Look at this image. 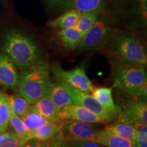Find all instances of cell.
Segmentation results:
<instances>
[{
  "label": "cell",
  "mask_w": 147,
  "mask_h": 147,
  "mask_svg": "<svg viewBox=\"0 0 147 147\" xmlns=\"http://www.w3.org/2000/svg\"><path fill=\"white\" fill-rule=\"evenodd\" d=\"M92 96L98 101V102L104 107L114 119L121 113L120 106L115 104L112 95V89L107 87H97L91 91Z\"/></svg>",
  "instance_id": "13"
},
{
  "label": "cell",
  "mask_w": 147,
  "mask_h": 147,
  "mask_svg": "<svg viewBox=\"0 0 147 147\" xmlns=\"http://www.w3.org/2000/svg\"><path fill=\"white\" fill-rule=\"evenodd\" d=\"M100 48L113 59L115 64L144 67L147 65V55L144 45L127 32L112 29Z\"/></svg>",
  "instance_id": "1"
},
{
  "label": "cell",
  "mask_w": 147,
  "mask_h": 147,
  "mask_svg": "<svg viewBox=\"0 0 147 147\" xmlns=\"http://www.w3.org/2000/svg\"><path fill=\"white\" fill-rule=\"evenodd\" d=\"M113 87L131 97L146 100V69L139 65L115 64Z\"/></svg>",
  "instance_id": "4"
},
{
  "label": "cell",
  "mask_w": 147,
  "mask_h": 147,
  "mask_svg": "<svg viewBox=\"0 0 147 147\" xmlns=\"http://www.w3.org/2000/svg\"><path fill=\"white\" fill-rule=\"evenodd\" d=\"M50 147H71L68 143L65 142L61 138H58L55 140L53 144Z\"/></svg>",
  "instance_id": "30"
},
{
  "label": "cell",
  "mask_w": 147,
  "mask_h": 147,
  "mask_svg": "<svg viewBox=\"0 0 147 147\" xmlns=\"http://www.w3.org/2000/svg\"><path fill=\"white\" fill-rule=\"evenodd\" d=\"M3 52L22 70L33 65L40 58L39 48L34 40L16 31L10 32L5 36Z\"/></svg>",
  "instance_id": "3"
},
{
  "label": "cell",
  "mask_w": 147,
  "mask_h": 147,
  "mask_svg": "<svg viewBox=\"0 0 147 147\" xmlns=\"http://www.w3.org/2000/svg\"><path fill=\"white\" fill-rule=\"evenodd\" d=\"M99 14L100 13L96 12H81L75 27L84 36L95 23Z\"/></svg>",
  "instance_id": "24"
},
{
  "label": "cell",
  "mask_w": 147,
  "mask_h": 147,
  "mask_svg": "<svg viewBox=\"0 0 147 147\" xmlns=\"http://www.w3.org/2000/svg\"><path fill=\"white\" fill-rule=\"evenodd\" d=\"M56 139L49 141L40 140L37 139H30L24 142L21 147H50Z\"/></svg>",
  "instance_id": "28"
},
{
  "label": "cell",
  "mask_w": 147,
  "mask_h": 147,
  "mask_svg": "<svg viewBox=\"0 0 147 147\" xmlns=\"http://www.w3.org/2000/svg\"><path fill=\"white\" fill-rule=\"evenodd\" d=\"M8 100L12 113L21 117L32 109V104H29L23 97L18 94L8 95Z\"/></svg>",
  "instance_id": "21"
},
{
  "label": "cell",
  "mask_w": 147,
  "mask_h": 147,
  "mask_svg": "<svg viewBox=\"0 0 147 147\" xmlns=\"http://www.w3.org/2000/svg\"><path fill=\"white\" fill-rule=\"evenodd\" d=\"M124 102L121 113L117 117V121L131 125H147L146 100L133 97Z\"/></svg>",
  "instance_id": "7"
},
{
  "label": "cell",
  "mask_w": 147,
  "mask_h": 147,
  "mask_svg": "<svg viewBox=\"0 0 147 147\" xmlns=\"http://www.w3.org/2000/svg\"><path fill=\"white\" fill-rule=\"evenodd\" d=\"M105 5V0H67L63 5L66 10L73 9L80 12H96L100 13Z\"/></svg>",
  "instance_id": "16"
},
{
  "label": "cell",
  "mask_w": 147,
  "mask_h": 147,
  "mask_svg": "<svg viewBox=\"0 0 147 147\" xmlns=\"http://www.w3.org/2000/svg\"><path fill=\"white\" fill-rule=\"evenodd\" d=\"M103 129L109 134H114L134 142H135L136 137V130L135 127L131 125L117 121L114 123L106 125Z\"/></svg>",
  "instance_id": "20"
},
{
  "label": "cell",
  "mask_w": 147,
  "mask_h": 147,
  "mask_svg": "<svg viewBox=\"0 0 147 147\" xmlns=\"http://www.w3.org/2000/svg\"><path fill=\"white\" fill-rule=\"evenodd\" d=\"M111 29L112 27L106 18L99 16L95 23L84 35L76 49L78 51H90L100 48Z\"/></svg>",
  "instance_id": "8"
},
{
  "label": "cell",
  "mask_w": 147,
  "mask_h": 147,
  "mask_svg": "<svg viewBox=\"0 0 147 147\" xmlns=\"http://www.w3.org/2000/svg\"><path fill=\"white\" fill-rule=\"evenodd\" d=\"M60 137V127L58 123H48L38 127L29 132L27 136V140L37 139L40 140H52Z\"/></svg>",
  "instance_id": "15"
},
{
  "label": "cell",
  "mask_w": 147,
  "mask_h": 147,
  "mask_svg": "<svg viewBox=\"0 0 147 147\" xmlns=\"http://www.w3.org/2000/svg\"><path fill=\"white\" fill-rule=\"evenodd\" d=\"M9 124L10 125V126L13 129V133L16 134L20 138L23 140L24 142H26L28 131H27V129L25 126V124H24L23 121L21 117H18V116L12 113Z\"/></svg>",
  "instance_id": "25"
},
{
  "label": "cell",
  "mask_w": 147,
  "mask_h": 147,
  "mask_svg": "<svg viewBox=\"0 0 147 147\" xmlns=\"http://www.w3.org/2000/svg\"><path fill=\"white\" fill-rule=\"evenodd\" d=\"M12 115V111L8 100V94L0 91V131H6Z\"/></svg>",
  "instance_id": "22"
},
{
  "label": "cell",
  "mask_w": 147,
  "mask_h": 147,
  "mask_svg": "<svg viewBox=\"0 0 147 147\" xmlns=\"http://www.w3.org/2000/svg\"><path fill=\"white\" fill-rule=\"evenodd\" d=\"M81 12L78 10L69 9L67 10L64 13L59 17L49 21L47 25L52 28L66 29L75 27Z\"/></svg>",
  "instance_id": "19"
},
{
  "label": "cell",
  "mask_w": 147,
  "mask_h": 147,
  "mask_svg": "<svg viewBox=\"0 0 147 147\" xmlns=\"http://www.w3.org/2000/svg\"><path fill=\"white\" fill-rule=\"evenodd\" d=\"M50 80L49 64L47 61L40 58L22 70L17 87L18 94L33 104L45 95Z\"/></svg>",
  "instance_id": "2"
},
{
  "label": "cell",
  "mask_w": 147,
  "mask_h": 147,
  "mask_svg": "<svg viewBox=\"0 0 147 147\" xmlns=\"http://www.w3.org/2000/svg\"><path fill=\"white\" fill-rule=\"evenodd\" d=\"M65 120H74L88 123H106V121L76 104L63 106L57 112L55 123Z\"/></svg>",
  "instance_id": "10"
},
{
  "label": "cell",
  "mask_w": 147,
  "mask_h": 147,
  "mask_svg": "<svg viewBox=\"0 0 147 147\" xmlns=\"http://www.w3.org/2000/svg\"><path fill=\"white\" fill-rule=\"evenodd\" d=\"M32 110L45 117L49 122L55 123L58 110L52 101L47 95H43L41 98L32 104Z\"/></svg>",
  "instance_id": "17"
},
{
  "label": "cell",
  "mask_w": 147,
  "mask_h": 147,
  "mask_svg": "<svg viewBox=\"0 0 147 147\" xmlns=\"http://www.w3.org/2000/svg\"><path fill=\"white\" fill-rule=\"evenodd\" d=\"M134 127L136 130L134 147H147V125L140 124Z\"/></svg>",
  "instance_id": "27"
},
{
  "label": "cell",
  "mask_w": 147,
  "mask_h": 147,
  "mask_svg": "<svg viewBox=\"0 0 147 147\" xmlns=\"http://www.w3.org/2000/svg\"><path fill=\"white\" fill-rule=\"evenodd\" d=\"M55 34L57 39L62 47L67 51L76 49L83 38L81 33L76 27L57 29Z\"/></svg>",
  "instance_id": "14"
},
{
  "label": "cell",
  "mask_w": 147,
  "mask_h": 147,
  "mask_svg": "<svg viewBox=\"0 0 147 147\" xmlns=\"http://www.w3.org/2000/svg\"><path fill=\"white\" fill-rule=\"evenodd\" d=\"M24 142L14 133L5 131L0 134V147H21Z\"/></svg>",
  "instance_id": "26"
},
{
  "label": "cell",
  "mask_w": 147,
  "mask_h": 147,
  "mask_svg": "<svg viewBox=\"0 0 147 147\" xmlns=\"http://www.w3.org/2000/svg\"><path fill=\"white\" fill-rule=\"evenodd\" d=\"M17 67L4 53H0V87L15 89L19 82Z\"/></svg>",
  "instance_id": "11"
},
{
  "label": "cell",
  "mask_w": 147,
  "mask_h": 147,
  "mask_svg": "<svg viewBox=\"0 0 147 147\" xmlns=\"http://www.w3.org/2000/svg\"><path fill=\"white\" fill-rule=\"evenodd\" d=\"M58 123L60 127V137L65 142L89 140L95 142L97 131L91 123L74 120H65Z\"/></svg>",
  "instance_id": "6"
},
{
  "label": "cell",
  "mask_w": 147,
  "mask_h": 147,
  "mask_svg": "<svg viewBox=\"0 0 147 147\" xmlns=\"http://www.w3.org/2000/svg\"><path fill=\"white\" fill-rule=\"evenodd\" d=\"M45 95L52 101L58 111L63 106L74 104L62 82L57 79L55 80H50Z\"/></svg>",
  "instance_id": "12"
},
{
  "label": "cell",
  "mask_w": 147,
  "mask_h": 147,
  "mask_svg": "<svg viewBox=\"0 0 147 147\" xmlns=\"http://www.w3.org/2000/svg\"><path fill=\"white\" fill-rule=\"evenodd\" d=\"M95 142L104 147H134L132 141L108 133L104 129L97 131Z\"/></svg>",
  "instance_id": "18"
},
{
  "label": "cell",
  "mask_w": 147,
  "mask_h": 147,
  "mask_svg": "<svg viewBox=\"0 0 147 147\" xmlns=\"http://www.w3.org/2000/svg\"><path fill=\"white\" fill-rule=\"evenodd\" d=\"M60 81V80H59ZM62 84L67 90L70 95L71 100L74 104H78L91 112L94 115L98 116L99 117L104 119L106 123L113 121L114 119L110 114L101 105L96 99H95L92 95L89 93H84L80 90L76 89L67 84L65 82H62Z\"/></svg>",
  "instance_id": "9"
},
{
  "label": "cell",
  "mask_w": 147,
  "mask_h": 147,
  "mask_svg": "<svg viewBox=\"0 0 147 147\" xmlns=\"http://www.w3.org/2000/svg\"><path fill=\"white\" fill-rule=\"evenodd\" d=\"M25 127L27 131L30 132L38 127L48 123H50L47 119L43 117L37 112L32 110V108L27 113L26 115L21 117Z\"/></svg>",
  "instance_id": "23"
},
{
  "label": "cell",
  "mask_w": 147,
  "mask_h": 147,
  "mask_svg": "<svg viewBox=\"0 0 147 147\" xmlns=\"http://www.w3.org/2000/svg\"><path fill=\"white\" fill-rule=\"evenodd\" d=\"M48 3L51 5H64L67 0H46Z\"/></svg>",
  "instance_id": "31"
},
{
  "label": "cell",
  "mask_w": 147,
  "mask_h": 147,
  "mask_svg": "<svg viewBox=\"0 0 147 147\" xmlns=\"http://www.w3.org/2000/svg\"><path fill=\"white\" fill-rule=\"evenodd\" d=\"M49 67L50 72L54 75L57 80L65 82L74 89L84 93H89L93 91V84L82 67H78L71 71H67L57 63L49 65Z\"/></svg>",
  "instance_id": "5"
},
{
  "label": "cell",
  "mask_w": 147,
  "mask_h": 147,
  "mask_svg": "<svg viewBox=\"0 0 147 147\" xmlns=\"http://www.w3.org/2000/svg\"><path fill=\"white\" fill-rule=\"evenodd\" d=\"M67 143L71 147H104L98 143L89 140H74Z\"/></svg>",
  "instance_id": "29"
}]
</instances>
